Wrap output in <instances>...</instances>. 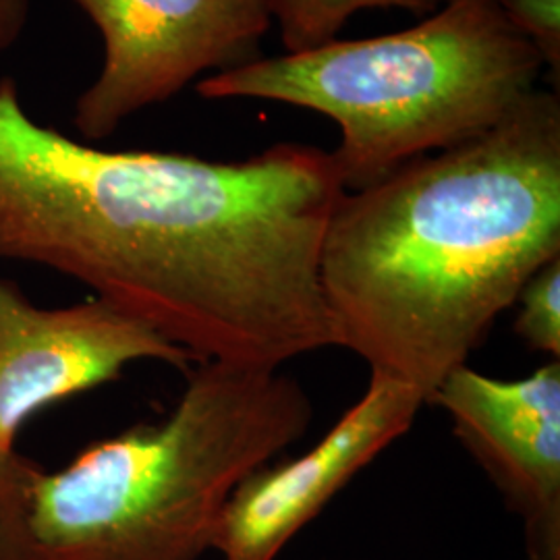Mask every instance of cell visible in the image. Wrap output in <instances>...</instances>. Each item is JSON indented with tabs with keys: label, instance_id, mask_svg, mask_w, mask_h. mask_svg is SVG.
Segmentation results:
<instances>
[{
	"label": "cell",
	"instance_id": "6da1fadb",
	"mask_svg": "<svg viewBox=\"0 0 560 560\" xmlns=\"http://www.w3.org/2000/svg\"><path fill=\"white\" fill-rule=\"evenodd\" d=\"M342 194L316 145L106 152L36 122L0 81V261L78 280L196 363L282 368L335 347L320 247Z\"/></svg>",
	"mask_w": 560,
	"mask_h": 560
},
{
	"label": "cell",
	"instance_id": "7a4b0ae2",
	"mask_svg": "<svg viewBox=\"0 0 560 560\" xmlns=\"http://www.w3.org/2000/svg\"><path fill=\"white\" fill-rule=\"evenodd\" d=\"M560 256V96L536 90L478 138L345 191L320 287L335 347L430 402Z\"/></svg>",
	"mask_w": 560,
	"mask_h": 560
},
{
	"label": "cell",
	"instance_id": "3957f363",
	"mask_svg": "<svg viewBox=\"0 0 560 560\" xmlns=\"http://www.w3.org/2000/svg\"><path fill=\"white\" fill-rule=\"evenodd\" d=\"M312 399L280 368L201 361L164 420L42 471V560H200L240 481L300 442Z\"/></svg>",
	"mask_w": 560,
	"mask_h": 560
},
{
	"label": "cell",
	"instance_id": "277c9868",
	"mask_svg": "<svg viewBox=\"0 0 560 560\" xmlns=\"http://www.w3.org/2000/svg\"><path fill=\"white\" fill-rule=\"evenodd\" d=\"M544 60L499 0H444L425 20L365 40H330L198 83L203 98L316 110L340 127L345 191L478 138L538 90Z\"/></svg>",
	"mask_w": 560,
	"mask_h": 560
},
{
	"label": "cell",
	"instance_id": "5b68a950",
	"mask_svg": "<svg viewBox=\"0 0 560 560\" xmlns=\"http://www.w3.org/2000/svg\"><path fill=\"white\" fill-rule=\"evenodd\" d=\"M101 32L104 60L75 106L88 140L113 136L120 122L168 101L201 75L261 59L270 25L268 0H75Z\"/></svg>",
	"mask_w": 560,
	"mask_h": 560
},
{
	"label": "cell",
	"instance_id": "8992f818",
	"mask_svg": "<svg viewBox=\"0 0 560 560\" xmlns=\"http://www.w3.org/2000/svg\"><path fill=\"white\" fill-rule=\"evenodd\" d=\"M136 361L191 370L179 347L106 301L38 307L0 275V448H18L42 409L108 382Z\"/></svg>",
	"mask_w": 560,
	"mask_h": 560
},
{
	"label": "cell",
	"instance_id": "52a82bcc",
	"mask_svg": "<svg viewBox=\"0 0 560 560\" xmlns=\"http://www.w3.org/2000/svg\"><path fill=\"white\" fill-rule=\"evenodd\" d=\"M425 402L376 372L314 448L298 459L266 463L245 476L222 511L214 546L222 560H277L340 490L399 441Z\"/></svg>",
	"mask_w": 560,
	"mask_h": 560
},
{
	"label": "cell",
	"instance_id": "ba28073f",
	"mask_svg": "<svg viewBox=\"0 0 560 560\" xmlns=\"http://www.w3.org/2000/svg\"><path fill=\"white\" fill-rule=\"evenodd\" d=\"M430 402L520 515L529 559L560 560V361L520 381L460 365Z\"/></svg>",
	"mask_w": 560,
	"mask_h": 560
},
{
	"label": "cell",
	"instance_id": "9c48e42d",
	"mask_svg": "<svg viewBox=\"0 0 560 560\" xmlns=\"http://www.w3.org/2000/svg\"><path fill=\"white\" fill-rule=\"evenodd\" d=\"M444 0H268L287 52H303L337 40L345 23L363 9H405L421 18L436 13Z\"/></svg>",
	"mask_w": 560,
	"mask_h": 560
},
{
	"label": "cell",
	"instance_id": "30bf717a",
	"mask_svg": "<svg viewBox=\"0 0 560 560\" xmlns=\"http://www.w3.org/2000/svg\"><path fill=\"white\" fill-rule=\"evenodd\" d=\"M42 465L18 448H0V560H42L34 497Z\"/></svg>",
	"mask_w": 560,
	"mask_h": 560
},
{
	"label": "cell",
	"instance_id": "8fae6325",
	"mask_svg": "<svg viewBox=\"0 0 560 560\" xmlns=\"http://www.w3.org/2000/svg\"><path fill=\"white\" fill-rule=\"evenodd\" d=\"M515 332L534 351L560 358V256L544 264L521 289Z\"/></svg>",
	"mask_w": 560,
	"mask_h": 560
},
{
	"label": "cell",
	"instance_id": "7c38bea8",
	"mask_svg": "<svg viewBox=\"0 0 560 560\" xmlns=\"http://www.w3.org/2000/svg\"><path fill=\"white\" fill-rule=\"evenodd\" d=\"M504 15L536 46L555 90L560 78V0H499Z\"/></svg>",
	"mask_w": 560,
	"mask_h": 560
},
{
	"label": "cell",
	"instance_id": "4fadbf2b",
	"mask_svg": "<svg viewBox=\"0 0 560 560\" xmlns=\"http://www.w3.org/2000/svg\"><path fill=\"white\" fill-rule=\"evenodd\" d=\"M27 15L30 0H0V52L18 42Z\"/></svg>",
	"mask_w": 560,
	"mask_h": 560
}]
</instances>
